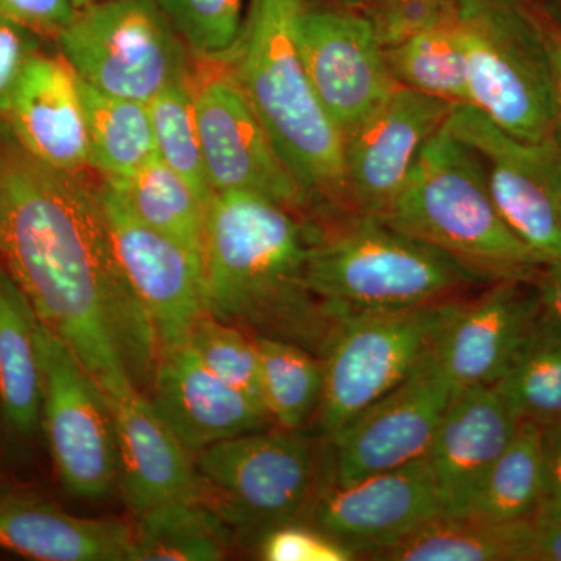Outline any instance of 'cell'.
<instances>
[{"mask_svg": "<svg viewBox=\"0 0 561 561\" xmlns=\"http://www.w3.org/2000/svg\"><path fill=\"white\" fill-rule=\"evenodd\" d=\"M81 99L90 136L92 169L102 179H128L157 157L147 103L114 98L84 81H81Z\"/></svg>", "mask_w": 561, "mask_h": 561, "instance_id": "cell-27", "label": "cell"}, {"mask_svg": "<svg viewBox=\"0 0 561 561\" xmlns=\"http://www.w3.org/2000/svg\"><path fill=\"white\" fill-rule=\"evenodd\" d=\"M101 2V0H72L73 7L77 10L83 9V7L91 5V3Z\"/></svg>", "mask_w": 561, "mask_h": 561, "instance_id": "cell-46", "label": "cell"}, {"mask_svg": "<svg viewBox=\"0 0 561 561\" xmlns=\"http://www.w3.org/2000/svg\"><path fill=\"white\" fill-rule=\"evenodd\" d=\"M471 106L526 142L557 136L549 11L542 0H459Z\"/></svg>", "mask_w": 561, "mask_h": 561, "instance_id": "cell-6", "label": "cell"}, {"mask_svg": "<svg viewBox=\"0 0 561 561\" xmlns=\"http://www.w3.org/2000/svg\"><path fill=\"white\" fill-rule=\"evenodd\" d=\"M383 51L398 87L453 105H471L467 54L457 18L383 47Z\"/></svg>", "mask_w": 561, "mask_h": 561, "instance_id": "cell-28", "label": "cell"}, {"mask_svg": "<svg viewBox=\"0 0 561 561\" xmlns=\"http://www.w3.org/2000/svg\"><path fill=\"white\" fill-rule=\"evenodd\" d=\"M453 103L398 87L343 138L350 213L381 217L398 197L421 150L451 116Z\"/></svg>", "mask_w": 561, "mask_h": 561, "instance_id": "cell-17", "label": "cell"}, {"mask_svg": "<svg viewBox=\"0 0 561 561\" xmlns=\"http://www.w3.org/2000/svg\"><path fill=\"white\" fill-rule=\"evenodd\" d=\"M231 541V530L205 502H176L138 516L130 561H216Z\"/></svg>", "mask_w": 561, "mask_h": 561, "instance_id": "cell-29", "label": "cell"}, {"mask_svg": "<svg viewBox=\"0 0 561 561\" xmlns=\"http://www.w3.org/2000/svg\"><path fill=\"white\" fill-rule=\"evenodd\" d=\"M157 154L208 202L213 190L203 158L201 133L187 79L172 84L149 103Z\"/></svg>", "mask_w": 561, "mask_h": 561, "instance_id": "cell-33", "label": "cell"}, {"mask_svg": "<svg viewBox=\"0 0 561 561\" xmlns=\"http://www.w3.org/2000/svg\"><path fill=\"white\" fill-rule=\"evenodd\" d=\"M54 41L20 21L0 14V119L9 114L11 99L25 66Z\"/></svg>", "mask_w": 561, "mask_h": 561, "instance_id": "cell-38", "label": "cell"}, {"mask_svg": "<svg viewBox=\"0 0 561 561\" xmlns=\"http://www.w3.org/2000/svg\"><path fill=\"white\" fill-rule=\"evenodd\" d=\"M542 309L561 321V261L542 265L534 280Z\"/></svg>", "mask_w": 561, "mask_h": 561, "instance_id": "cell-42", "label": "cell"}, {"mask_svg": "<svg viewBox=\"0 0 561 561\" xmlns=\"http://www.w3.org/2000/svg\"><path fill=\"white\" fill-rule=\"evenodd\" d=\"M549 14H551L553 22L561 32V0H542Z\"/></svg>", "mask_w": 561, "mask_h": 561, "instance_id": "cell-45", "label": "cell"}, {"mask_svg": "<svg viewBox=\"0 0 561 561\" xmlns=\"http://www.w3.org/2000/svg\"><path fill=\"white\" fill-rule=\"evenodd\" d=\"M496 386L519 419L541 427L561 423V321L542 306L529 337Z\"/></svg>", "mask_w": 561, "mask_h": 561, "instance_id": "cell-31", "label": "cell"}, {"mask_svg": "<svg viewBox=\"0 0 561 561\" xmlns=\"http://www.w3.org/2000/svg\"><path fill=\"white\" fill-rule=\"evenodd\" d=\"M522 561H561V522L538 523L534 519Z\"/></svg>", "mask_w": 561, "mask_h": 561, "instance_id": "cell-41", "label": "cell"}, {"mask_svg": "<svg viewBox=\"0 0 561 561\" xmlns=\"http://www.w3.org/2000/svg\"><path fill=\"white\" fill-rule=\"evenodd\" d=\"M262 560L267 561H350V549L332 540L309 523H287L268 530L260 540Z\"/></svg>", "mask_w": 561, "mask_h": 561, "instance_id": "cell-37", "label": "cell"}, {"mask_svg": "<svg viewBox=\"0 0 561 561\" xmlns=\"http://www.w3.org/2000/svg\"><path fill=\"white\" fill-rule=\"evenodd\" d=\"M3 121L25 150L51 168L94 172L81 81L55 44L27 62Z\"/></svg>", "mask_w": 561, "mask_h": 561, "instance_id": "cell-21", "label": "cell"}, {"mask_svg": "<svg viewBox=\"0 0 561 561\" xmlns=\"http://www.w3.org/2000/svg\"><path fill=\"white\" fill-rule=\"evenodd\" d=\"M105 181L140 221L179 242L203 264L206 203L158 154L128 179Z\"/></svg>", "mask_w": 561, "mask_h": 561, "instance_id": "cell-26", "label": "cell"}, {"mask_svg": "<svg viewBox=\"0 0 561 561\" xmlns=\"http://www.w3.org/2000/svg\"><path fill=\"white\" fill-rule=\"evenodd\" d=\"M194 57L221 58L234 46L243 0H158Z\"/></svg>", "mask_w": 561, "mask_h": 561, "instance_id": "cell-35", "label": "cell"}, {"mask_svg": "<svg viewBox=\"0 0 561 561\" xmlns=\"http://www.w3.org/2000/svg\"><path fill=\"white\" fill-rule=\"evenodd\" d=\"M453 397L434 346L397 389L328 438L330 481L348 483L426 457Z\"/></svg>", "mask_w": 561, "mask_h": 561, "instance_id": "cell-14", "label": "cell"}, {"mask_svg": "<svg viewBox=\"0 0 561 561\" xmlns=\"http://www.w3.org/2000/svg\"><path fill=\"white\" fill-rule=\"evenodd\" d=\"M553 195H556L557 209L561 220V139L557 136L556 161L552 173Z\"/></svg>", "mask_w": 561, "mask_h": 561, "instance_id": "cell-44", "label": "cell"}, {"mask_svg": "<svg viewBox=\"0 0 561 561\" xmlns=\"http://www.w3.org/2000/svg\"><path fill=\"white\" fill-rule=\"evenodd\" d=\"M150 382L151 404L192 454L275 426L260 402L213 375L187 342L160 353Z\"/></svg>", "mask_w": 561, "mask_h": 561, "instance_id": "cell-20", "label": "cell"}, {"mask_svg": "<svg viewBox=\"0 0 561 561\" xmlns=\"http://www.w3.org/2000/svg\"><path fill=\"white\" fill-rule=\"evenodd\" d=\"M327 2L337 3V5L350 7V9H354V0H327Z\"/></svg>", "mask_w": 561, "mask_h": 561, "instance_id": "cell-47", "label": "cell"}, {"mask_svg": "<svg viewBox=\"0 0 561 561\" xmlns=\"http://www.w3.org/2000/svg\"><path fill=\"white\" fill-rule=\"evenodd\" d=\"M534 518L494 523L470 515H443L402 540L368 553L383 561H522Z\"/></svg>", "mask_w": 561, "mask_h": 561, "instance_id": "cell-25", "label": "cell"}, {"mask_svg": "<svg viewBox=\"0 0 561 561\" xmlns=\"http://www.w3.org/2000/svg\"><path fill=\"white\" fill-rule=\"evenodd\" d=\"M542 470V427L522 420L463 515L494 523L534 518L541 496Z\"/></svg>", "mask_w": 561, "mask_h": 561, "instance_id": "cell-30", "label": "cell"}, {"mask_svg": "<svg viewBox=\"0 0 561 561\" xmlns=\"http://www.w3.org/2000/svg\"><path fill=\"white\" fill-rule=\"evenodd\" d=\"M378 219L486 280H534L546 265L502 219L481 158L446 124L423 147L404 187Z\"/></svg>", "mask_w": 561, "mask_h": 561, "instance_id": "cell-5", "label": "cell"}, {"mask_svg": "<svg viewBox=\"0 0 561 561\" xmlns=\"http://www.w3.org/2000/svg\"><path fill=\"white\" fill-rule=\"evenodd\" d=\"M38 317L9 273L0 267V412L7 426L31 438L41 426Z\"/></svg>", "mask_w": 561, "mask_h": 561, "instance_id": "cell-24", "label": "cell"}, {"mask_svg": "<svg viewBox=\"0 0 561 561\" xmlns=\"http://www.w3.org/2000/svg\"><path fill=\"white\" fill-rule=\"evenodd\" d=\"M461 298L342 323L321 359V435L332 437L405 381L434 350Z\"/></svg>", "mask_w": 561, "mask_h": 561, "instance_id": "cell-9", "label": "cell"}, {"mask_svg": "<svg viewBox=\"0 0 561 561\" xmlns=\"http://www.w3.org/2000/svg\"><path fill=\"white\" fill-rule=\"evenodd\" d=\"M187 83L213 192H250L308 219V203L227 58L192 55Z\"/></svg>", "mask_w": 561, "mask_h": 561, "instance_id": "cell-11", "label": "cell"}, {"mask_svg": "<svg viewBox=\"0 0 561 561\" xmlns=\"http://www.w3.org/2000/svg\"><path fill=\"white\" fill-rule=\"evenodd\" d=\"M262 404L276 427L300 431L316 416L323 391V362L295 343L256 337Z\"/></svg>", "mask_w": 561, "mask_h": 561, "instance_id": "cell-32", "label": "cell"}, {"mask_svg": "<svg viewBox=\"0 0 561 561\" xmlns=\"http://www.w3.org/2000/svg\"><path fill=\"white\" fill-rule=\"evenodd\" d=\"M81 81L149 103L187 79L192 54L158 0H101L79 9L54 39Z\"/></svg>", "mask_w": 561, "mask_h": 561, "instance_id": "cell-8", "label": "cell"}, {"mask_svg": "<svg viewBox=\"0 0 561 561\" xmlns=\"http://www.w3.org/2000/svg\"><path fill=\"white\" fill-rule=\"evenodd\" d=\"M542 489L534 519L538 523L561 522V423L542 427Z\"/></svg>", "mask_w": 561, "mask_h": 561, "instance_id": "cell-40", "label": "cell"}, {"mask_svg": "<svg viewBox=\"0 0 561 561\" xmlns=\"http://www.w3.org/2000/svg\"><path fill=\"white\" fill-rule=\"evenodd\" d=\"M549 44L553 69V88H556L557 136L561 139V32L549 14Z\"/></svg>", "mask_w": 561, "mask_h": 561, "instance_id": "cell-43", "label": "cell"}, {"mask_svg": "<svg viewBox=\"0 0 561 561\" xmlns=\"http://www.w3.org/2000/svg\"><path fill=\"white\" fill-rule=\"evenodd\" d=\"M0 548L38 561H130L133 527L70 515L27 491L0 490Z\"/></svg>", "mask_w": 561, "mask_h": 561, "instance_id": "cell-23", "label": "cell"}, {"mask_svg": "<svg viewBox=\"0 0 561 561\" xmlns=\"http://www.w3.org/2000/svg\"><path fill=\"white\" fill-rule=\"evenodd\" d=\"M98 194L114 253L149 317L158 350L184 345L197 321L208 313L202 262L140 221L101 175Z\"/></svg>", "mask_w": 561, "mask_h": 561, "instance_id": "cell-15", "label": "cell"}, {"mask_svg": "<svg viewBox=\"0 0 561 561\" xmlns=\"http://www.w3.org/2000/svg\"><path fill=\"white\" fill-rule=\"evenodd\" d=\"M312 224L271 198L213 192L206 202V311L254 337L300 345L323 359L342 324L308 283Z\"/></svg>", "mask_w": 561, "mask_h": 561, "instance_id": "cell-2", "label": "cell"}, {"mask_svg": "<svg viewBox=\"0 0 561 561\" xmlns=\"http://www.w3.org/2000/svg\"><path fill=\"white\" fill-rule=\"evenodd\" d=\"M306 0H250L225 55L279 157L308 203L309 220L350 213L343 136L302 65L298 20Z\"/></svg>", "mask_w": 561, "mask_h": 561, "instance_id": "cell-3", "label": "cell"}, {"mask_svg": "<svg viewBox=\"0 0 561 561\" xmlns=\"http://www.w3.org/2000/svg\"><path fill=\"white\" fill-rule=\"evenodd\" d=\"M202 501L231 534L264 537L308 518L319 481L311 442L271 426L214 443L195 454Z\"/></svg>", "mask_w": 561, "mask_h": 561, "instance_id": "cell-7", "label": "cell"}, {"mask_svg": "<svg viewBox=\"0 0 561 561\" xmlns=\"http://www.w3.org/2000/svg\"><path fill=\"white\" fill-rule=\"evenodd\" d=\"M445 515L426 457L348 483H321L308 522L357 559Z\"/></svg>", "mask_w": 561, "mask_h": 561, "instance_id": "cell-16", "label": "cell"}, {"mask_svg": "<svg viewBox=\"0 0 561 561\" xmlns=\"http://www.w3.org/2000/svg\"><path fill=\"white\" fill-rule=\"evenodd\" d=\"M540 312L531 280H491L461 298L435 343V356L454 393L500 382Z\"/></svg>", "mask_w": 561, "mask_h": 561, "instance_id": "cell-18", "label": "cell"}, {"mask_svg": "<svg viewBox=\"0 0 561 561\" xmlns=\"http://www.w3.org/2000/svg\"><path fill=\"white\" fill-rule=\"evenodd\" d=\"M519 423L496 383L454 393L426 454L445 515L467 512Z\"/></svg>", "mask_w": 561, "mask_h": 561, "instance_id": "cell-22", "label": "cell"}, {"mask_svg": "<svg viewBox=\"0 0 561 561\" xmlns=\"http://www.w3.org/2000/svg\"><path fill=\"white\" fill-rule=\"evenodd\" d=\"M446 127L481 158L494 206L507 227L542 262L561 261V220L553 195L557 136L516 139L471 105L454 106Z\"/></svg>", "mask_w": 561, "mask_h": 561, "instance_id": "cell-12", "label": "cell"}, {"mask_svg": "<svg viewBox=\"0 0 561 561\" xmlns=\"http://www.w3.org/2000/svg\"><path fill=\"white\" fill-rule=\"evenodd\" d=\"M98 180L33 157L0 119V267L111 397L153 378L160 350L114 253Z\"/></svg>", "mask_w": 561, "mask_h": 561, "instance_id": "cell-1", "label": "cell"}, {"mask_svg": "<svg viewBox=\"0 0 561 561\" xmlns=\"http://www.w3.org/2000/svg\"><path fill=\"white\" fill-rule=\"evenodd\" d=\"M72 0H0V14L54 41L76 14Z\"/></svg>", "mask_w": 561, "mask_h": 561, "instance_id": "cell-39", "label": "cell"}, {"mask_svg": "<svg viewBox=\"0 0 561 561\" xmlns=\"http://www.w3.org/2000/svg\"><path fill=\"white\" fill-rule=\"evenodd\" d=\"M187 343L213 375L249 394L264 408L254 335L205 313L192 330Z\"/></svg>", "mask_w": 561, "mask_h": 561, "instance_id": "cell-34", "label": "cell"}, {"mask_svg": "<svg viewBox=\"0 0 561 561\" xmlns=\"http://www.w3.org/2000/svg\"><path fill=\"white\" fill-rule=\"evenodd\" d=\"M108 398L119 453V485L136 516L202 501L195 454L161 419L150 398L127 383Z\"/></svg>", "mask_w": 561, "mask_h": 561, "instance_id": "cell-19", "label": "cell"}, {"mask_svg": "<svg viewBox=\"0 0 561 561\" xmlns=\"http://www.w3.org/2000/svg\"><path fill=\"white\" fill-rule=\"evenodd\" d=\"M41 426L61 485L99 501L119 483L116 426L108 398L79 357L38 320Z\"/></svg>", "mask_w": 561, "mask_h": 561, "instance_id": "cell-10", "label": "cell"}, {"mask_svg": "<svg viewBox=\"0 0 561 561\" xmlns=\"http://www.w3.org/2000/svg\"><path fill=\"white\" fill-rule=\"evenodd\" d=\"M298 47L313 91L343 138L398 88L381 41L360 11L306 0Z\"/></svg>", "mask_w": 561, "mask_h": 561, "instance_id": "cell-13", "label": "cell"}, {"mask_svg": "<svg viewBox=\"0 0 561 561\" xmlns=\"http://www.w3.org/2000/svg\"><path fill=\"white\" fill-rule=\"evenodd\" d=\"M459 0H354V10L371 22L383 47L456 20Z\"/></svg>", "mask_w": 561, "mask_h": 561, "instance_id": "cell-36", "label": "cell"}, {"mask_svg": "<svg viewBox=\"0 0 561 561\" xmlns=\"http://www.w3.org/2000/svg\"><path fill=\"white\" fill-rule=\"evenodd\" d=\"M308 283L335 323L456 300L491 283L376 217L311 221Z\"/></svg>", "mask_w": 561, "mask_h": 561, "instance_id": "cell-4", "label": "cell"}]
</instances>
